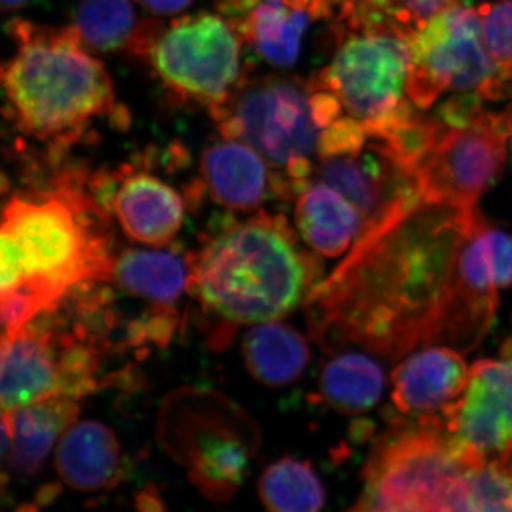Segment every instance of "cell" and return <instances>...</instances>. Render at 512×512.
<instances>
[{
    "label": "cell",
    "mask_w": 512,
    "mask_h": 512,
    "mask_svg": "<svg viewBox=\"0 0 512 512\" xmlns=\"http://www.w3.org/2000/svg\"><path fill=\"white\" fill-rule=\"evenodd\" d=\"M481 220L476 207L421 200L369 229L306 301L313 339L390 360L456 348L461 259Z\"/></svg>",
    "instance_id": "6da1fadb"
},
{
    "label": "cell",
    "mask_w": 512,
    "mask_h": 512,
    "mask_svg": "<svg viewBox=\"0 0 512 512\" xmlns=\"http://www.w3.org/2000/svg\"><path fill=\"white\" fill-rule=\"evenodd\" d=\"M410 50L407 96L417 109H429L448 92L497 100L512 89L511 74L485 45L480 13L464 3L450 6L414 30Z\"/></svg>",
    "instance_id": "ba28073f"
},
{
    "label": "cell",
    "mask_w": 512,
    "mask_h": 512,
    "mask_svg": "<svg viewBox=\"0 0 512 512\" xmlns=\"http://www.w3.org/2000/svg\"><path fill=\"white\" fill-rule=\"evenodd\" d=\"M217 9L244 46L276 69L295 66L312 23L339 10L330 0H217Z\"/></svg>",
    "instance_id": "5bb4252c"
},
{
    "label": "cell",
    "mask_w": 512,
    "mask_h": 512,
    "mask_svg": "<svg viewBox=\"0 0 512 512\" xmlns=\"http://www.w3.org/2000/svg\"><path fill=\"white\" fill-rule=\"evenodd\" d=\"M477 10L485 45L497 63L512 76V0L485 2Z\"/></svg>",
    "instance_id": "83f0119b"
},
{
    "label": "cell",
    "mask_w": 512,
    "mask_h": 512,
    "mask_svg": "<svg viewBox=\"0 0 512 512\" xmlns=\"http://www.w3.org/2000/svg\"><path fill=\"white\" fill-rule=\"evenodd\" d=\"M76 399L57 396L2 413L3 458L19 476H32L49 456L64 430L76 421Z\"/></svg>",
    "instance_id": "ac0fdd59"
},
{
    "label": "cell",
    "mask_w": 512,
    "mask_h": 512,
    "mask_svg": "<svg viewBox=\"0 0 512 512\" xmlns=\"http://www.w3.org/2000/svg\"><path fill=\"white\" fill-rule=\"evenodd\" d=\"M466 360L446 345L424 346L403 357L392 373V400L397 412L407 419H443L447 410L466 389Z\"/></svg>",
    "instance_id": "e0dca14e"
},
{
    "label": "cell",
    "mask_w": 512,
    "mask_h": 512,
    "mask_svg": "<svg viewBox=\"0 0 512 512\" xmlns=\"http://www.w3.org/2000/svg\"><path fill=\"white\" fill-rule=\"evenodd\" d=\"M242 46L224 15L201 12L163 23L146 60L171 96L211 109L248 74Z\"/></svg>",
    "instance_id": "9c48e42d"
},
{
    "label": "cell",
    "mask_w": 512,
    "mask_h": 512,
    "mask_svg": "<svg viewBox=\"0 0 512 512\" xmlns=\"http://www.w3.org/2000/svg\"><path fill=\"white\" fill-rule=\"evenodd\" d=\"M295 222L305 244L326 258L345 254L365 232L355 205L318 180L309 181L296 197Z\"/></svg>",
    "instance_id": "44dd1931"
},
{
    "label": "cell",
    "mask_w": 512,
    "mask_h": 512,
    "mask_svg": "<svg viewBox=\"0 0 512 512\" xmlns=\"http://www.w3.org/2000/svg\"><path fill=\"white\" fill-rule=\"evenodd\" d=\"M318 255L302 247L284 215L258 210L205 242L188 262L187 291L224 322H272L305 306L323 281Z\"/></svg>",
    "instance_id": "277c9868"
},
{
    "label": "cell",
    "mask_w": 512,
    "mask_h": 512,
    "mask_svg": "<svg viewBox=\"0 0 512 512\" xmlns=\"http://www.w3.org/2000/svg\"><path fill=\"white\" fill-rule=\"evenodd\" d=\"M188 274V262L174 252L126 249L114 256L109 282L160 308H170L187 289Z\"/></svg>",
    "instance_id": "7402d4cb"
},
{
    "label": "cell",
    "mask_w": 512,
    "mask_h": 512,
    "mask_svg": "<svg viewBox=\"0 0 512 512\" xmlns=\"http://www.w3.org/2000/svg\"><path fill=\"white\" fill-rule=\"evenodd\" d=\"M456 3L457 0H386V12L414 32Z\"/></svg>",
    "instance_id": "f1b7e54d"
},
{
    "label": "cell",
    "mask_w": 512,
    "mask_h": 512,
    "mask_svg": "<svg viewBox=\"0 0 512 512\" xmlns=\"http://www.w3.org/2000/svg\"><path fill=\"white\" fill-rule=\"evenodd\" d=\"M208 113L222 137L258 151L284 177L293 197L312 180L322 127L309 83L281 74H247Z\"/></svg>",
    "instance_id": "52a82bcc"
},
{
    "label": "cell",
    "mask_w": 512,
    "mask_h": 512,
    "mask_svg": "<svg viewBox=\"0 0 512 512\" xmlns=\"http://www.w3.org/2000/svg\"><path fill=\"white\" fill-rule=\"evenodd\" d=\"M55 466L60 480L77 493L109 488L120 473L119 440L100 421H73L57 441Z\"/></svg>",
    "instance_id": "d6986e66"
},
{
    "label": "cell",
    "mask_w": 512,
    "mask_h": 512,
    "mask_svg": "<svg viewBox=\"0 0 512 512\" xmlns=\"http://www.w3.org/2000/svg\"><path fill=\"white\" fill-rule=\"evenodd\" d=\"M319 399L343 414L369 412L379 403L384 373L372 357L357 352H335L319 376Z\"/></svg>",
    "instance_id": "cb8c5ba5"
},
{
    "label": "cell",
    "mask_w": 512,
    "mask_h": 512,
    "mask_svg": "<svg viewBox=\"0 0 512 512\" xmlns=\"http://www.w3.org/2000/svg\"><path fill=\"white\" fill-rule=\"evenodd\" d=\"M312 180L352 202L362 214L365 232L423 200L413 165L379 134L367 133L357 146L318 156Z\"/></svg>",
    "instance_id": "8fae6325"
},
{
    "label": "cell",
    "mask_w": 512,
    "mask_h": 512,
    "mask_svg": "<svg viewBox=\"0 0 512 512\" xmlns=\"http://www.w3.org/2000/svg\"><path fill=\"white\" fill-rule=\"evenodd\" d=\"M141 8L154 16H174L190 8L192 0H136Z\"/></svg>",
    "instance_id": "4dcf8cb0"
},
{
    "label": "cell",
    "mask_w": 512,
    "mask_h": 512,
    "mask_svg": "<svg viewBox=\"0 0 512 512\" xmlns=\"http://www.w3.org/2000/svg\"><path fill=\"white\" fill-rule=\"evenodd\" d=\"M8 33L15 50L2 69L6 117L22 136L45 144L49 161L63 160L97 121L126 126L109 70L72 25L13 19Z\"/></svg>",
    "instance_id": "3957f363"
},
{
    "label": "cell",
    "mask_w": 512,
    "mask_h": 512,
    "mask_svg": "<svg viewBox=\"0 0 512 512\" xmlns=\"http://www.w3.org/2000/svg\"><path fill=\"white\" fill-rule=\"evenodd\" d=\"M444 430L471 466L512 458V356L478 360L466 389L443 416Z\"/></svg>",
    "instance_id": "7c38bea8"
},
{
    "label": "cell",
    "mask_w": 512,
    "mask_h": 512,
    "mask_svg": "<svg viewBox=\"0 0 512 512\" xmlns=\"http://www.w3.org/2000/svg\"><path fill=\"white\" fill-rule=\"evenodd\" d=\"M504 355L512 356V339L508 340L507 343H505L504 346Z\"/></svg>",
    "instance_id": "e575fe53"
},
{
    "label": "cell",
    "mask_w": 512,
    "mask_h": 512,
    "mask_svg": "<svg viewBox=\"0 0 512 512\" xmlns=\"http://www.w3.org/2000/svg\"><path fill=\"white\" fill-rule=\"evenodd\" d=\"M248 461V448L238 437L211 434L198 444L192 477L210 497L228 498L244 480Z\"/></svg>",
    "instance_id": "484cf974"
},
{
    "label": "cell",
    "mask_w": 512,
    "mask_h": 512,
    "mask_svg": "<svg viewBox=\"0 0 512 512\" xmlns=\"http://www.w3.org/2000/svg\"><path fill=\"white\" fill-rule=\"evenodd\" d=\"M97 201L116 217L124 234L148 247H167L183 228L185 202L173 185L137 165L90 177Z\"/></svg>",
    "instance_id": "4fadbf2b"
},
{
    "label": "cell",
    "mask_w": 512,
    "mask_h": 512,
    "mask_svg": "<svg viewBox=\"0 0 512 512\" xmlns=\"http://www.w3.org/2000/svg\"><path fill=\"white\" fill-rule=\"evenodd\" d=\"M468 464L441 417L399 421L376 440L353 511H466Z\"/></svg>",
    "instance_id": "8992f818"
},
{
    "label": "cell",
    "mask_w": 512,
    "mask_h": 512,
    "mask_svg": "<svg viewBox=\"0 0 512 512\" xmlns=\"http://www.w3.org/2000/svg\"><path fill=\"white\" fill-rule=\"evenodd\" d=\"M32 2L33 0H0V8L5 13L16 12V10L23 9Z\"/></svg>",
    "instance_id": "1f68e13d"
},
{
    "label": "cell",
    "mask_w": 512,
    "mask_h": 512,
    "mask_svg": "<svg viewBox=\"0 0 512 512\" xmlns=\"http://www.w3.org/2000/svg\"><path fill=\"white\" fill-rule=\"evenodd\" d=\"M242 350L251 376L268 387L296 382L311 359L306 339L279 320L254 325L245 335Z\"/></svg>",
    "instance_id": "603a6c76"
},
{
    "label": "cell",
    "mask_w": 512,
    "mask_h": 512,
    "mask_svg": "<svg viewBox=\"0 0 512 512\" xmlns=\"http://www.w3.org/2000/svg\"><path fill=\"white\" fill-rule=\"evenodd\" d=\"M437 117L439 133L414 167L421 197L454 207H476L507 163L510 133L504 116L481 109L463 123Z\"/></svg>",
    "instance_id": "30bf717a"
},
{
    "label": "cell",
    "mask_w": 512,
    "mask_h": 512,
    "mask_svg": "<svg viewBox=\"0 0 512 512\" xmlns=\"http://www.w3.org/2000/svg\"><path fill=\"white\" fill-rule=\"evenodd\" d=\"M262 504L274 512H316L326 503V491L308 461L285 457L271 464L258 483Z\"/></svg>",
    "instance_id": "d4e9b609"
},
{
    "label": "cell",
    "mask_w": 512,
    "mask_h": 512,
    "mask_svg": "<svg viewBox=\"0 0 512 512\" xmlns=\"http://www.w3.org/2000/svg\"><path fill=\"white\" fill-rule=\"evenodd\" d=\"M163 23L138 18L131 0H79L72 26L90 52L146 60Z\"/></svg>",
    "instance_id": "ffe728a7"
},
{
    "label": "cell",
    "mask_w": 512,
    "mask_h": 512,
    "mask_svg": "<svg viewBox=\"0 0 512 512\" xmlns=\"http://www.w3.org/2000/svg\"><path fill=\"white\" fill-rule=\"evenodd\" d=\"M67 396L53 309L2 338V413Z\"/></svg>",
    "instance_id": "9a60e30c"
},
{
    "label": "cell",
    "mask_w": 512,
    "mask_h": 512,
    "mask_svg": "<svg viewBox=\"0 0 512 512\" xmlns=\"http://www.w3.org/2000/svg\"><path fill=\"white\" fill-rule=\"evenodd\" d=\"M202 188L231 211L255 212L269 200H291L281 174L258 151L235 138L222 137L202 151Z\"/></svg>",
    "instance_id": "2e32d148"
},
{
    "label": "cell",
    "mask_w": 512,
    "mask_h": 512,
    "mask_svg": "<svg viewBox=\"0 0 512 512\" xmlns=\"http://www.w3.org/2000/svg\"><path fill=\"white\" fill-rule=\"evenodd\" d=\"M511 461H512V458H511Z\"/></svg>",
    "instance_id": "d590c367"
},
{
    "label": "cell",
    "mask_w": 512,
    "mask_h": 512,
    "mask_svg": "<svg viewBox=\"0 0 512 512\" xmlns=\"http://www.w3.org/2000/svg\"><path fill=\"white\" fill-rule=\"evenodd\" d=\"M488 242H490L491 261H493L495 284L498 289H507L512 286V235L503 229L487 228Z\"/></svg>",
    "instance_id": "f546056e"
},
{
    "label": "cell",
    "mask_w": 512,
    "mask_h": 512,
    "mask_svg": "<svg viewBox=\"0 0 512 512\" xmlns=\"http://www.w3.org/2000/svg\"><path fill=\"white\" fill-rule=\"evenodd\" d=\"M335 3L338 9L342 8L343 5H349V3H359V5H376L379 8H386V0H330Z\"/></svg>",
    "instance_id": "d6a6232c"
},
{
    "label": "cell",
    "mask_w": 512,
    "mask_h": 512,
    "mask_svg": "<svg viewBox=\"0 0 512 512\" xmlns=\"http://www.w3.org/2000/svg\"><path fill=\"white\" fill-rule=\"evenodd\" d=\"M505 126H507L508 133H510L511 141H512V104L505 110L503 113Z\"/></svg>",
    "instance_id": "836d02e7"
},
{
    "label": "cell",
    "mask_w": 512,
    "mask_h": 512,
    "mask_svg": "<svg viewBox=\"0 0 512 512\" xmlns=\"http://www.w3.org/2000/svg\"><path fill=\"white\" fill-rule=\"evenodd\" d=\"M466 511L512 512V461L481 464L468 470Z\"/></svg>",
    "instance_id": "4316f807"
},
{
    "label": "cell",
    "mask_w": 512,
    "mask_h": 512,
    "mask_svg": "<svg viewBox=\"0 0 512 512\" xmlns=\"http://www.w3.org/2000/svg\"><path fill=\"white\" fill-rule=\"evenodd\" d=\"M335 23L338 49L309 86L332 93L367 133H384L416 107L407 96L414 32L372 5L340 10Z\"/></svg>",
    "instance_id": "5b68a950"
},
{
    "label": "cell",
    "mask_w": 512,
    "mask_h": 512,
    "mask_svg": "<svg viewBox=\"0 0 512 512\" xmlns=\"http://www.w3.org/2000/svg\"><path fill=\"white\" fill-rule=\"evenodd\" d=\"M52 164L46 187L10 195L3 208L0 306L5 333L18 332L56 308L72 289L109 282L114 256L109 217L90 177Z\"/></svg>",
    "instance_id": "7a4b0ae2"
}]
</instances>
